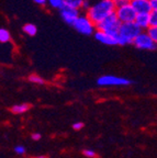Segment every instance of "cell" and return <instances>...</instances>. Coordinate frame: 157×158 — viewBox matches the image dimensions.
<instances>
[{
	"mask_svg": "<svg viewBox=\"0 0 157 158\" xmlns=\"http://www.w3.org/2000/svg\"><path fill=\"white\" fill-rule=\"evenodd\" d=\"M116 7L117 5L113 0H98L89 7V9L86 11V15L95 24H97L101 20L114 13Z\"/></svg>",
	"mask_w": 157,
	"mask_h": 158,
	"instance_id": "1",
	"label": "cell"
},
{
	"mask_svg": "<svg viewBox=\"0 0 157 158\" xmlns=\"http://www.w3.org/2000/svg\"><path fill=\"white\" fill-rule=\"evenodd\" d=\"M141 31L142 30L136 25V23L134 21L133 22L121 23L118 35L116 36L117 43H118V45H121V46L131 45Z\"/></svg>",
	"mask_w": 157,
	"mask_h": 158,
	"instance_id": "2",
	"label": "cell"
},
{
	"mask_svg": "<svg viewBox=\"0 0 157 158\" xmlns=\"http://www.w3.org/2000/svg\"><path fill=\"white\" fill-rule=\"evenodd\" d=\"M121 22L119 21V19L117 18L116 13H112L109 17H107L106 19L101 20L100 22L96 24V29L103 31V32L108 33V34L112 35L116 37L118 35L119 29H120Z\"/></svg>",
	"mask_w": 157,
	"mask_h": 158,
	"instance_id": "3",
	"label": "cell"
},
{
	"mask_svg": "<svg viewBox=\"0 0 157 158\" xmlns=\"http://www.w3.org/2000/svg\"><path fill=\"white\" fill-rule=\"evenodd\" d=\"M73 27L77 32L83 35H92L96 31V24L87 17V15H79L73 23Z\"/></svg>",
	"mask_w": 157,
	"mask_h": 158,
	"instance_id": "4",
	"label": "cell"
},
{
	"mask_svg": "<svg viewBox=\"0 0 157 158\" xmlns=\"http://www.w3.org/2000/svg\"><path fill=\"white\" fill-rule=\"evenodd\" d=\"M114 13H116L117 18H118L121 23L133 22L135 17H136V12H135V10L133 9V7L131 6L130 2L117 5Z\"/></svg>",
	"mask_w": 157,
	"mask_h": 158,
	"instance_id": "5",
	"label": "cell"
},
{
	"mask_svg": "<svg viewBox=\"0 0 157 158\" xmlns=\"http://www.w3.org/2000/svg\"><path fill=\"white\" fill-rule=\"evenodd\" d=\"M132 80L123 77L112 76V75H104L101 76L97 80V85L101 87H121V86H129L132 84Z\"/></svg>",
	"mask_w": 157,
	"mask_h": 158,
	"instance_id": "6",
	"label": "cell"
},
{
	"mask_svg": "<svg viewBox=\"0 0 157 158\" xmlns=\"http://www.w3.org/2000/svg\"><path fill=\"white\" fill-rule=\"evenodd\" d=\"M132 45L143 51H155L157 47V42H155L152 37L148 36V34L145 31H141L138 36L134 39Z\"/></svg>",
	"mask_w": 157,
	"mask_h": 158,
	"instance_id": "7",
	"label": "cell"
},
{
	"mask_svg": "<svg viewBox=\"0 0 157 158\" xmlns=\"http://www.w3.org/2000/svg\"><path fill=\"white\" fill-rule=\"evenodd\" d=\"M59 12H61L62 19L64 20L65 22L69 25L73 24L75 20L77 19V17L80 15V11H79L78 9L68 7V6H66V5H64L59 9Z\"/></svg>",
	"mask_w": 157,
	"mask_h": 158,
	"instance_id": "8",
	"label": "cell"
},
{
	"mask_svg": "<svg viewBox=\"0 0 157 158\" xmlns=\"http://www.w3.org/2000/svg\"><path fill=\"white\" fill-rule=\"evenodd\" d=\"M93 35H95V39H96L98 42L102 43V44L107 45V46H116V45H118L116 37L108 34V33H106V32H103V31L96 30V31L93 32Z\"/></svg>",
	"mask_w": 157,
	"mask_h": 158,
	"instance_id": "9",
	"label": "cell"
},
{
	"mask_svg": "<svg viewBox=\"0 0 157 158\" xmlns=\"http://www.w3.org/2000/svg\"><path fill=\"white\" fill-rule=\"evenodd\" d=\"M130 3L136 13H150L152 11L148 0H131Z\"/></svg>",
	"mask_w": 157,
	"mask_h": 158,
	"instance_id": "10",
	"label": "cell"
},
{
	"mask_svg": "<svg viewBox=\"0 0 157 158\" xmlns=\"http://www.w3.org/2000/svg\"><path fill=\"white\" fill-rule=\"evenodd\" d=\"M134 22L136 23L138 27L142 31H145L150 27V19H148V13H136V17L134 19Z\"/></svg>",
	"mask_w": 157,
	"mask_h": 158,
	"instance_id": "11",
	"label": "cell"
},
{
	"mask_svg": "<svg viewBox=\"0 0 157 158\" xmlns=\"http://www.w3.org/2000/svg\"><path fill=\"white\" fill-rule=\"evenodd\" d=\"M23 32L25 33L29 36H34L37 33V27L35 24H32V23H27V24L23 25Z\"/></svg>",
	"mask_w": 157,
	"mask_h": 158,
	"instance_id": "12",
	"label": "cell"
},
{
	"mask_svg": "<svg viewBox=\"0 0 157 158\" xmlns=\"http://www.w3.org/2000/svg\"><path fill=\"white\" fill-rule=\"evenodd\" d=\"M30 109V106L27 103H22V104H15L11 108V111L15 114H22L24 112H27Z\"/></svg>",
	"mask_w": 157,
	"mask_h": 158,
	"instance_id": "13",
	"label": "cell"
},
{
	"mask_svg": "<svg viewBox=\"0 0 157 158\" xmlns=\"http://www.w3.org/2000/svg\"><path fill=\"white\" fill-rule=\"evenodd\" d=\"M11 41V35L7 29L0 27V43H8Z\"/></svg>",
	"mask_w": 157,
	"mask_h": 158,
	"instance_id": "14",
	"label": "cell"
},
{
	"mask_svg": "<svg viewBox=\"0 0 157 158\" xmlns=\"http://www.w3.org/2000/svg\"><path fill=\"white\" fill-rule=\"evenodd\" d=\"M83 0H64V5L68 6V7L75 8V9L80 10L81 5H83Z\"/></svg>",
	"mask_w": 157,
	"mask_h": 158,
	"instance_id": "15",
	"label": "cell"
},
{
	"mask_svg": "<svg viewBox=\"0 0 157 158\" xmlns=\"http://www.w3.org/2000/svg\"><path fill=\"white\" fill-rule=\"evenodd\" d=\"M150 19V27H157V10H152L148 13Z\"/></svg>",
	"mask_w": 157,
	"mask_h": 158,
	"instance_id": "16",
	"label": "cell"
},
{
	"mask_svg": "<svg viewBox=\"0 0 157 158\" xmlns=\"http://www.w3.org/2000/svg\"><path fill=\"white\" fill-rule=\"evenodd\" d=\"M145 32L147 33L148 36L152 37L155 42H157V27H148L145 30Z\"/></svg>",
	"mask_w": 157,
	"mask_h": 158,
	"instance_id": "17",
	"label": "cell"
},
{
	"mask_svg": "<svg viewBox=\"0 0 157 158\" xmlns=\"http://www.w3.org/2000/svg\"><path fill=\"white\" fill-rule=\"evenodd\" d=\"M47 3H49L52 8H55V9L59 10L64 6V0H47Z\"/></svg>",
	"mask_w": 157,
	"mask_h": 158,
	"instance_id": "18",
	"label": "cell"
},
{
	"mask_svg": "<svg viewBox=\"0 0 157 158\" xmlns=\"http://www.w3.org/2000/svg\"><path fill=\"white\" fill-rule=\"evenodd\" d=\"M29 80L31 82H33V84H37V85H44L45 84L44 79L42 78V77L37 76V75H30Z\"/></svg>",
	"mask_w": 157,
	"mask_h": 158,
	"instance_id": "19",
	"label": "cell"
},
{
	"mask_svg": "<svg viewBox=\"0 0 157 158\" xmlns=\"http://www.w3.org/2000/svg\"><path fill=\"white\" fill-rule=\"evenodd\" d=\"M83 153V155L86 156V157H88V158H95L97 156L96 152L92 151V149H85Z\"/></svg>",
	"mask_w": 157,
	"mask_h": 158,
	"instance_id": "20",
	"label": "cell"
},
{
	"mask_svg": "<svg viewBox=\"0 0 157 158\" xmlns=\"http://www.w3.org/2000/svg\"><path fill=\"white\" fill-rule=\"evenodd\" d=\"M15 152L18 155H23V154H25V147L22 145H18L15 147Z\"/></svg>",
	"mask_w": 157,
	"mask_h": 158,
	"instance_id": "21",
	"label": "cell"
},
{
	"mask_svg": "<svg viewBox=\"0 0 157 158\" xmlns=\"http://www.w3.org/2000/svg\"><path fill=\"white\" fill-rule=\"evenodd\" d=\"M90 6H91L90 0H83V5H81L80 9L83 10V11H87V10L89 9V7H90Z\"/></svg>",
	"mask_w": 157,
	"mask_h": 158,
	"instance_id": "22",
	"label": "cell"
},
{
	"mask_svg": "<svg viewBox=\"0 0 157 158\" xmlns=\"http://www.w3.org/2000/svg\"><path fill=\"white\" fill-rule=\"evenodd\" d=\"M83 127V123H81V122H76V123L73 124V128H74L75 131H79Z\"/></svg>",
	"mask_w": 157,
	"mask_h": 158,
	"instance_id": "23",
	"label": "cell"
},
{
	"mask_svg": "<svg viewBox=\"0 0 157 158\" xmlns=\"http://www.w3.org/2000/svg\"><path fill=\"white\" fill-rule=\"evenodd\" d=\"M152 10H157V0H148Z\"/></svg>",
	"mask_w": 157,
	"mask_h": 158,
	"instance_id": "24",
	"label": "cell"
},
{
	"mask_svg": "<svg viewBox=\"0 0 157 158\" xmlns=\"http://www.w3.org/2000/svg\"><path fill=\"white\" fill-rule=\"evenodd\" d=\"M31 137H32L33 141H40V139H41V134L40 133H33Z\"/></svg>",
	"mask_w": 157,
	"mask_h": 158,
	"instance_id": "25",
	"label": "cell"
},
{
	"mask_svg": "<svg viewBox=\"0 0 157 158\" xmlns=\"http://www.w3.org/2000/svg\"><path fill=\"white\" fill-rule=\"evenodd\" d=\"M36 5H40V6H45L47 3V0H33Z\"/></svg>",
	"mask_w": 157,
	"mask_h": 158,
	"instance_id": "26",
	"label": "cell"
},
{
	"mask_svg": "<svg viewBox=\"0 0 157 158\" xmlns=\"http://www.w3.org/2000/svg\"><path fill=\"white\" fill-rule=\"evenodd\" d=\"M116 5H120V3H124V2H130L131 0H113Z\"/></svg>",
	"mask_w": 157,
	"mask_h": 158,
	"instance_id": "27",
	"label": "cell"
},
{
	"mask_svg": "<svg viewBox=\"0 0 157 158\" xmlns=\"http://www.w3.org/2000/svg\"><path fill=\"white\" fill-rule=\"evenodd\" d=\"M37 158H47V157H46V156H39Z\"/></svg>",
	"mask_w": 157,
	"mask_h": 158,
	"instance_id": "28",
	"label": "cell"
}]
</instances>
